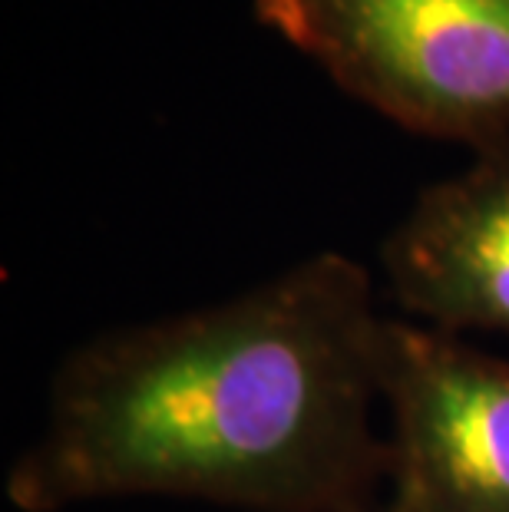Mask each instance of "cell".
Masks as SVG:
<instances>
[{"instance_id":"cell-3","label":"cell","mask_w":509,"mask_h":512,"mask_svg":"<svg viewBox=\"0 0 509 512\" xmlns=\"http://www.w3.org/2000/svg\"><path fill=\"white\" fill-rule=\"evenodd\" d=\"M381 407L391 493L414 512H509V361L460 334L387 318Z\"/></svg>"},{"instance_id":"cell-2","label":"cell","mask_w":509,"mask_h":512,"mask_svg":"<svg viewBox=\"0 0 509 512\" xmlns=\"http://www.w3.org/2000/svg\"><path fill=\"white\" fill-rule=\"evenodd\" d=\"M357 103L480 152L509 139V0H252Z\"/></svg>"},{"instance_id":"cell-5","label":"cell","mask_w":509,"mask_h":512,"mask_svg":"<svg viewBox=\"0 0 509 512\" xmlns=\"http://www.w3.org/2000/svg\"><path fill=\"white\" fill-rule=\"evenodd\" d=\"M374 512H414V509H410V503H407V499H400L397 493H391V489H387L384 503L377 506Z\"/></svg>"},{"instance_id":"cell-1","label":"cell","mask_w":509,"mask_h":512,"mask_svg":"<svg viewBox=\"0 0 509 512\" xmlns=\"http://www.w3.org/2000/svg\"><path fill=\"white\" fill-rule=\"evenodd\" d=\"M384 324L371 271L318 252L232 298L96 334L53 374L7 503L374 512L391 483L374 423Z\"/></svg>"},{"instance_id":"cell-4","label":"cell","mask_w":509,"mask_h":512,"mask_svg":"<svg viewBox=\"0 0 509 512\" xmlns=\"http://www.w3.org/2000/svg\"><path fill=\"white\" fill-rule=\"evenodd\" d=\"M381 268L417 324L509 337V139L417 195L384 238Z\"/></svg>"}]
</instances>
